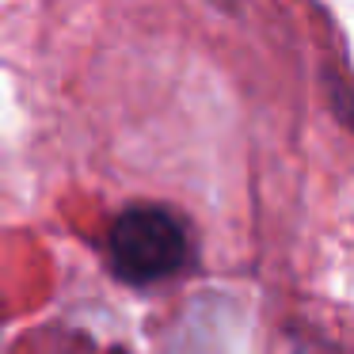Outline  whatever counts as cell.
I'll return each mask as SVG.
<instances>
[{"mask_svg":"<svg viewBox=\"0 0 354 354\" xmlns=\"http://www.w3.org/2000/svg\"><path fill=\"white\" fill-rule=\"evenodd\" d=\"M111 267L130 286H153L176 278L191 263V236L183 221L160 206H133L115 217L107 232Z\"/></svg>","mask_w":354,"mask_h":354,"instance_id":"obj_1","label":"cell"},{"mask_svg":"<svg viewBox=\"0 0 354 354\" xmlns=\"http://www.w3.org/2000/svg\"><path fill=\"white\" fill-rule=\"evenodd\" d=\"M335 92H339V115H343L346 122L354 126V95H351V92H343V88H335Z\"/></svg>","mask_w":354,"mask_h":354,"instance_id":"obj_2","label":"cell"},{"mask_svg":"<svg viewBox=\"0 0 354 354\" xmlns=\"http://www.w3.org/2000/svg\"><path fill=\"white\" fill-rule=\"evenodd\" d=\"M221 4H225V8H232V0H221Z\"/></svg>","mask_w":354,"mask_h":354,"instance_id":"obj_3","label":"cell"}]
</instances>
